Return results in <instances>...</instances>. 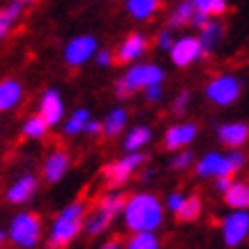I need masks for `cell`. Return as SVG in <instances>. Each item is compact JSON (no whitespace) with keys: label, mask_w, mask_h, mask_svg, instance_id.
I'll return each instance as SVG.
<instances>
[{"label":"cell","mask_w":249,"mask_h":249,"mask_svg":"<svg viewBox=\"0 0 249 249\" xmlns=\"http://www.w3.org/2000/svg\"><path fill=\"white\" fill-rule=\"evenodd\" d=\"M121 215L133 233H153L165 219V208L151 192H135L126 199Z\"/></svg>","instance_id":"cell-1"},{"label":"cell","mask_w":249,"mask_h":249,"mask_svg":"<svg viewBox=\"0 0 249 249\" xmlns=\"http://www.w3.org/2000/svg\"><path fill=\"white\" fill-rule=\"evenodd\" d=\"M85 229V204L73 201L62 208L48 231V249H64Z\"/></svg>","instance_id":"cell-2"},{"label":"cell","mask_w":249,"mask_h":249,"mask_svg":"<svg viewBox=\"0 0 249 249\" xmlns=\"http://www.w3.org/2000/svg\"><path fill=\"white\" fill-rule=\"evenodd\" d=\"M247 158L240 151H231V153H217V151H208L204 158L196 162V174L201 178H224L231 176L233 178L235 172H240L245 167Z\"/></svg>","instance_id":"cell-3"},{"label":"cell","mask_w":249,"mask_h":249,"mask_svg":"<svg viewBox=\"0 0 249 249\" xmlns=\"http://www.w3.org/2000/svg\"><path fill=\"white\" fill-rule=\"evenodd\" d=\"M162 78H165V71L158 64H133L124 73V78L117 80L114 91L119 98H126L137 89H146L151 85H162Z\"/></svg>","instance_id":"cell-4"},{"label":"cell","mask_w":249,"mask_h":249,"mask_svg":"<svg viewBox=\"0 0 249 249\" xmlns=\"http://www.w3.org/2000/svg\"><path fill=\"white\" fill-rule=\"evenodd\" d=\"M7 238L16 247L23 249H32L35 245H39V240H41V219H39V215L28 211L14 215L12 222H9Z\"/></svg>","instance_id":"cell-5"},{"label":"cell","mask_w":249,"mask_h":249,"mask_svg":"<svg viewBox=\"0 0 249 249\" xmlns=\"http://www.w3.org/2000/svg\"><path fill=\"white\" fill-rule=\"evenodd\" d=\"M240 94H242V83H240V78L233 76V73L215 76L206 85V98L219 107L233 106L235 101L240 98Z\"/></svg>","instance_id":"cell-6"},{"label":"cell","mask_w":249,"mask_h":249,"mask_svg":"<svg viewBox=\"0 0 249 249\" xmlns=\"http://www.w3.org/2000/svg\"><path fill=\"white\" fill-rule=\"evenodd\" d=\"M142 162H144V153H126L124 158L106 165L103 178H106L112 188H119V185H124V183L133 176V172H137V167H142Z\"/></svg>","instance_id":"cell-7"},{"label":"cell","mask_w":249,"mask_h":249,"mask_svg":"<svg viewBox=\"0 0 249 249\" xmlns=\"http://www.w3.org/2000/svg\"><path fill=\"white\" fill-rule=\"evenodd\" d=\"M249 235V213L247 211H231L222 219V238L227 247H238Z\"/></svg>","instance_id":"cell-8"},{"label":"cell","mask_w":249,"mask_h":249,"mask_svg":"<svg viewBox=\"0 0 249 249\" xmlns=\"http://www.w3.org/2000/svg\"><path fill=\"white\" fill-rule=\"evenodd\" d=\"M96 55V39L91 35H80L73 37L64 46V60L69 67H83L85 62H89Z\"/></svg>","instance_id":"cell-9"},{"label":"cell","mask_w":249,"mask_h":249,"mask_svg":"<svg viewBox=\"0 0 249 249\" xmlns=\"http://www.w3.org/2000/svg\"><path fill=\"white\" fill-rule=\"evenodd\" d=\"M204 55L201 51V44L196 37H181V39H174V46L169 48V57L176 67H190L195 60H199Z\"/></svg>","instance_id":"cell-10"},{"label":"cell","mask_w":249,"mask_h":249,"mask_svg":"<svg viewBox=\"0 0 249 249\" xmlns=\"http://www.w3.org/2000/svg\"><path fill=\"white\" fill-rule=\"evenodd\" d=\"M39 117L51 126H57L64 117V101H62L57 89H46L41 101H39Z\"/></svg>","instance_id":"cell-11"},{"label":"cell","mask_w":249,"mask_h":249,"mask_svg":"<svg viewBox=\"0 0 249 249\" xmlns=\"http://www.w3.org/2000/svg\"><path fill=\"white\" fill-rule=\"evenodd\" d=\"M196 133H199V128H196L195 124H190V121L174 124V126H169L165 133V146L169 151H178L183 146H188L190 142H195Z\"/></svg>","instance_id":"cell-12"},{"label":"cell","mask_w":249,"mask_h":249,"mask_svg":"<svg viewBox=\"0 0 249 249\" xmlns=\"http://www.w3.org/2000/svg\"><path fill=\"white\" fill-rule=\"evenodd\" d=\"M217 140L224 146H229L231 151H238L242 144L249 140V126L242 124V121H229V124H222L217 128Z\"/></svg>","instance_id":"cell-13"},{"label":"cell","mask_w":249,"mask_h":249,"mask_svg":"<svg viewBox=\"0 0 249 249\" xmlns=\"http://www.w3.org/2000/svg\"><path fill=\"white\" fill-rule=\"evenodd\" d=\"M146 48H149L146 37L140 35V32H130L128 37L121 41L119 51H117V60L119 62H137L146 53Z\"/></svg>","instance_id":"cell-14"},{"label":"cell","mask_w":249,"mask_h":249,"mask_svg":"<svg viewBox=\"0 0 249 249\" xmlns=\"http://www.w3.org/2000/svg\"><path fill=\"white\" fill-rule=\"evenodd\" d=\"M35 192H37V176L23 174L21 178H16V181L7 188L5 196H7L9 204H25Z\"/></svg>","instance_id":"cell-15"},{"label":"cell","mask_w":249,"mask_h":249,"mask_svg":"<svg viewBox=\"0 0 249 249\" xmlns=\"http://www.w3.org/2000/svg\"><path fill=\"white\" fill-rule=\"evenodd\" d=\"M69 165H71V158H69L67 151H53L44 162V176L48 183H57L69 172Z\"/></svg>","instance_id":"cell-16"},{"label":"cell","mask_w":249,"mask_h":249,"mask_svg":"<svg viewBox=\"0 0 249 249\" xmlns=\"http://www.w3.org/2000/svg\"><path fill=\"white\" fill-rule=\"evenodd\" d=\"M23 98V85L14 78H7L0 83V112L14 110Z\"/></svg>","instance_id":"cell-17"},{"label":"cell","mask_w":249,"mask_h":249,"mask_svg":"<svg viewBox=\"0 0 249 249\" xmlns=\"http://www.w3.org/2000/svg\"><path fill=\"white\" fill-rule=\"evenodd\" d=\"M222 37H224V28H222V23H219L217 18H211V21L199 30V37H196L199 39V44H201L204 55L213 53V51L217 48V44L222 41Z\"/></svg>","instance_id":"cell-18"},{"label":"cell","mask_w":249,"mask_h":249,"mask_svg":"<svg viewBox=\"0 0 249 249\" xmlns=\"http://www.w3.org/2000/svg\"><path fill=\"white\" fill-rule=\"evenodd\" d=\"M227 206L235 208V211H245L249 208V183L247 181H233V185L229 188V192L224 195Z\"/></svg>","instance_id":"cell-19"},{"label":"cell","mask_w":249,"mask_h":249,"mask_svg":"<svg viewBox=\"0 0 249 249\" xmlns=\"http://www.w3.org/2000/svg\"><path fill=\"white\" fill-rule=\"evenodd\" d=\"M112 219H114V217L110 215V213L96 206V208H94V211H91L89 215L85 217V231H87L89 235L103 233V231H106V229L112 224Z\"/></svg>","instance_id":"cell-20"},{"label":"cell","mask_w":249,"mask_h":249,"mask_svg":"<svg viewBox=\"0 0 249 249\" xmlns=\"http://www.w3.org/2000/svg\"><path fill=\"white\" fill-rule=\"evenodd\" d=\"M151 128L149 126H135V128L128 130V135H126V140H124V149L128 153H137L142 151V146H146V144L151 142Z\"/></svg>","instance_id":"cell-21"},{"label":"cell","mask_w":249,"mask_h":249,"mask_svg":"<svg viewBox=\"0 0 249 249\" xmlns=\"http://www.w3.org/2000/svg\"><path fill=\"white\" fill-rule=\"evenodd\" d=\"M160 2L156 0H128L126 2V9H128V14L137 21H149L156 12H158Z\"/></svg>","instance_id":"cell-22"},{"label":"cell","mask_w":249,"mask_h":249,"mask_svg":"<svg viewBox=\"0 0 249 249\" xmlns=\"http://www.w3.org/2000/svg\"><path fill=\"white\" fill-rule=\"evenodd\" d=\"M126 121H128V112H126L124 107H114L112 112L106 117V121H103L101 126H103V133H106L107 137H114V135H119L121 130L126 128Z\"/></svg>","instance_id":"cell-23"},{"label":"cell","mask_w":249,"mask_h":249,"mask_svg":"<svg viewBox=\"0 0 249 249\" xmlns=\"http://www.w3.org/2000/svg\"><path fill=\"white\" fill-rule=\"evenodd\" d=\"M21 14H23V2H12V5L0 9V39L7 37Z\"/></svg>","instance_id":"cell-24"},{"label":"cell","mask_w":249,"mask_h":249,"mask_svg":"<svg viewBox=\"0 0 249 249\" xmlns=\"http://www.w3.org/2000/svg\"><path fill=\"white\" fill-rule=\"evenodd\" d=\"M126 199H128V196L124 195V192L114 190V192H107L106 196H101V201H98V208H103V211H107L110 215H112V217H117V215H121V213H124Z\"/></svg>","instance_id":"cell-25"},{"label":"cell","mask_w":249,"mask_h":249,"mask_svg":"<svg viewBox=\"0 0 249 249\" xmlns=\"http://www.w3.org/2000/svg\"><path fill=\"white\" fill-rule=\"evenodd\" d=\"M89 119H91L89 110L80 107V110H76V112L64 121V133H67V135H80V133H85V126H87Z\"/></svg>","instance_id":"cell-26"},{"label":"cell","mask_w":249,"mask_h":249,"mask_svg":"<svg viewBox=\"0 0 249 249\" xmlns=\"http://www.w3.org/2000/svg\"><path fill=\"white\" fill-rule=\"evenodd\" d=\"M199 215H201V196H199V195L185 196V204H183V208L176 213V217L181 219V222H195Z\"/></svg>","instance_id":"cell-27"},{"label":"cell","mask_w":249,"mask_h":249,"mask_svg":"<svg viewBox=\"0 0 249 249\" xmlns=\"http://www.w3.org/2000/svg\"><path fill=\"white\" fill-rule=\"evenodd\" d=\"M192 16H195V2H181L178 7L172 12L169 16V25L172 28H181V25H190L192 23Z\"/></svg>","instance_id":"cell-28"},{"label":"cell","mask_w":249,"mask_h":249,"mask_svg":"<svg viewBox=\"0 0 249 249\" xmlns=\"http://www.w3.org/2000/svg\"><path fill=\"white\" fill-rule=\"evenodd\" d=\"M195 9L206 18H215L227 12V2L224 0H195Z\"/></svg>","instance_id":"cell-29"},{"label":"cell","mask_w":249,"mask_h":249,"mask_svg":"<svg viewBox=\"0 0 249 249\" xmlns=\"http://www.w3.org/2000/svg\"><path fill=\"white\" fill-rule=\"evenodd\" d=\"M126 249H160V240L156 233H133Z\"/></svg>","instance_id":"cell-30"},{"label":"cell","mask_w":249,"mask_h":249,"mask_svg":"<svg viewBox=\"0 0 249 249\" xmlns=\"http://www.w3.org/2000/svg\"><path fill=\"white\" fill-rule=\"evenodd\" d=\"M46 130H48V124H46L39 114L25 119V124H23V135L30 137V140H41V137L46 135Z\"/></svg>","instance_id":"cell-31"},{"label":"cell","mask_w":249,"mask_h":249,"mask_svg":"<svg viewBox=\"0 0 249 249\" xmlns=\"http://www.w3.org/2000/svg\"><path fill=\"white\" fill-rule=\"evenodd\" d=\"M192 162H195V156L190 151H181L172 158V169H188Z\"/></svg>","instance_id":"cell-32"},{"label":"cell","mask_w":249,"mask_h":249,"mask_svg":"<svg viewBox=\"0 0 249 249\" xmlns=\"http://www.w3.org/2000/svg\"><path fill=\"white\" fill-rule=\"evenodd\" d=\"M183 204H185V196L181 195V192H172V195L167 196V208L176 215V213L183 208Z\"/></svg>","instance_id":"cell-33"},{"label":"cell","mask_w":249,"mask_h":249,"mask_svg":"<svg viewBox=\"0 0 249 249\" xmlns=\"http://www.w3.org/2000/svg\"><path fill=\"white\" fill-rule=\"evenodd\" d=\"M156 41H158V46L162 48V51H169L174 46V37H172V28H165V30L158 32V37H156Z\"/></svg>","instance_id":"cell-34"},{"label":"cell","mask_w":249,"mask_h":249,"mask_svg":"<svg viewBox=\"0 0 249 249\" xmlns=\"http://www.w3.org/2000/svg\"><path fill=\"white\" fill-rule=\"evenodd\" d=\"M188 103H190V91H181V94L176 96V101H174V112L183 114L188 110Z\"/></svg>","instance_id":"cell-35"},{"label":"cell","mask_w":249,"mask_h":249,"mask_svg":"<svg viewBox=\"0 0 249 249\" xmlns=\"http://www.w3.org/2000/svg\"><path fill=\"white\" fill-rule=\"evenodd\" d=\"M144 94H146V98H149L151 103H156V101L162 98V85H151V87L144 89Z\"/></svg>","instance_id":"cell-36"},{"label":"cell","mask_w":249,"mask_h":249,"mask_svg":"<svg viewBox=\"0 0 249 249\" xmlns=\"http://www.w3.org/2000/svg\"><path fill=\"white\" fill-rule=\"evenodd\" d=\"M96 62L98 67H110L112 64V53L110 51H96Z\"/></svg>","instance_id":"cell-37"},{"label":"cell","mask_w":249,"mask_h":249,"mask_svg":"<svg viewBox=\"0 0 249 249\" xmlns=\"http://www.w3.org/2000/svg\"><path fill=\"white\" fill-rule=\"evenodd\" d=\"M101 130H103L101 121H94V119H89L87 121V126H85V133H87V135H98Z\"/></svg>","instance_id":"cell-38"},{"label":"cell","mask_w":249,"mask_h":249,"mask_svg":"<svg viewBox=\"0 0 249 249\" xmlns=\"http://www.w3.org/2000/svg\"><path fill=\"white\" fill-rule=\"evenodd\" d=\"M215 185H217V190H219V192H224V195H227V192H229V188L233 185V178H231V176H224V178H217V181H215Z\"/></svg>","instance_id":"cell-39"},{"label":"cell","mask_w":249,"mask_h":249,"mask_svg":"<svg viewBox=\"0 0 249 249\" xmlns=\"http://www.w3.org/2000/svg\"><path fill=\"white\" fill-rule=\"evenodd\" d=\"M101 249H121V242L119 240H107Z\"/></svg>","instance_id":"cell-40"},{"label":"cell","mask_w":249,"mask_h":249,"mask_svg":"<svg viewBox=\"0 0 249 249\" xmlns=\"http://www.w3.org/2000/svg\"><path fill=\"white\" fill-rule=\"evenodd\" d=\"M153 178V169H146V172L142 174V181H151Z\"/></svg>","instance_id":"cell-41"},{"label":"cell","mask_w":249,"mask_h":249,"mask_svg":"<svg viewBox=\"0 0 249 249\" xmlns=\"http://www.w3.org/2000/svg\"><path fill=\"white\" fill-rule=\"evenodd\" d=\"M2 242H5V231L0 229V247H2Z\"/></svg>","instance_id":"cell-42"}]
</instances>
